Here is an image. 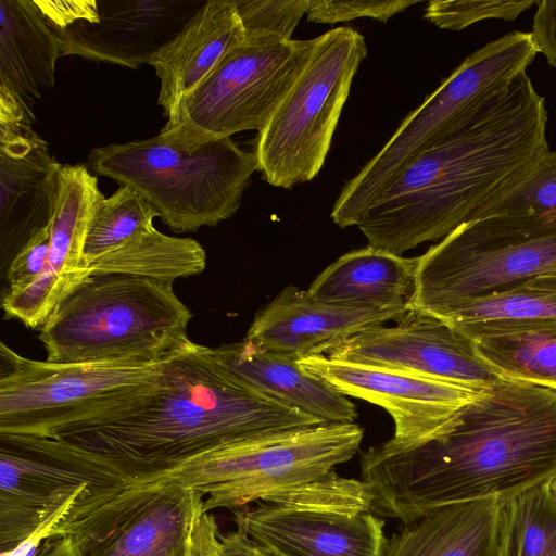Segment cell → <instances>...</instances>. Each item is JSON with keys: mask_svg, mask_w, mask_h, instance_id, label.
Returning a JSON list of instances; mask_svg holds the SVG:
<instances>
[{"mask_svg": "<svg viewBox=\"0 0 556 556\" xmlns=\"http://www.w3.org/2000/svg\"><path fill=\"white\" fill-rule=\"evenodd\" d=\"M370 511L404 525L556 479V391L501 379L433 433L361 455Z\"/></svg>", "mask_w": 556, "mask_h": 556, "instance_id": "cell-1", "label": "cell"}, {"mask_svg": "<svg viewBox=\"0 0 556 556\" xmlns=\"http://www.w3.org/2000/svg\"><path fill=\"white\" fill-rule=\"evenodd\" d=\"M320 424L239 383L190 341L146 391L49 437L143 484L250 437Z\"/></svg>", "mask_w": 556, "mask_h": 556, "instance_id": "cell-2", "label": "cell"}, {"mask_svg": "<svg viewBox=\"0 0 556 556\" xmlns=\"http://www.w3.org/2000/svg\"><path fill=\"white\" fill-rule=\"evenodd\" d=\"M548 113L530 76L476 110L409 162L355 226L369 245L401 255L442 240L513 191L548 150Z\"/></svg>", "mask_w": 556, "mask_h": 556, "instance_id": "cell-3", "label": "cell"}, {"mask_svg": "<svg viewBox=\"0 0 556 556\" xmlns=\"http://www.w3.org/2000/svg\"><path fill=\"white\" fill-rule=\"evenodd\" d=\"M363 437V428L355 422L273 430L228 445L157 480L202 493L205 513L256 503L370 511L366 483L334 471L354 457Z\"/></svg>", "mask_w": 556, "mask_h": 556, "instance_id": "cell-4", "label": "cell"}, {"mask_svg": "<svg viewBox=\"0 0 556 556\" xmlns=\"http://www.w3.org/2000/svg\"><path fill=\"white\" fill-rule=\"evenodd\" d=\"M87 168L137 190L173 231L190 232L235 215L258 163L231 137L163 127L150 139L94 148Z\"/></svg>", "mask_w": 556, "mask_h": 556, "instance_id": "cell-5", "label": "cell"}, {"mask_svg": "<svg viewBox=\"0 0 556 556\" xmlns=\"http://www.w3.org/2000/svg\"><path fill=\"white\" fill-rule=\"evenodd\" d=\"M191 318L173 282L94 273L55 307L39 339L51 363L161 362L191 341Z\"/></svg>", "mask_w": 556, "mask_h": 556, "instance_id": "cell-6", "label": "cell"}, {"mask_svg": "<svg viewBox=\"0 0 556 556\" xmlns=\"http://www.w3.org/2000/svg\"><path fill=\"white\" fill-rule=\"evenodd\" d=\"M536 54L530 33L519 30L469 54L345 184L330 214L333 223L340 228L355 226L409 162L443 141L480 106L506 92L527 73Z\"/></svg>", "mask_w": 556, "mask_h": 556, "instance_id": "cell-7", "label": "cell"}, {"mask_svg": "<svg viewBox=\"0 0 556 556\" xmlns=\"http://www.w3.org/2000/svg\"><path fill=\"white\" fill-rule=\"evenodd\" d=\"M556 265V217L493 215L467 222L418 256L409 311L452 307Z\"/></svg>", "mask_w": 556, "mask_h": 556, "instance_id": "cell-8", "label": "cell"}, {"mask_svg": "<svg viewBox=\"0 0 556 556\" xmlns=\"http://www.w3.org/2000/svg\"><path fill=\"white\" fill-rule=\"evenodd\" d=\"M314 40L304 71L258 132V170L274 187L290 189L319 173L367 55L364 36L351 27L332 28Z\"/></svg>", "mask_w": 556, "mask_h": 556, "instance_id": "cell-9", "label": "cell"}, {"mask_svg": "<svg viewBox=\"0 0 556 556\" xmlns=\"http://www.w3.org/2000/svg\"><path fill=\"white\" fill-rule=\"evenodd\" d=\"M128 482L97 460L50 438L0 433L2 554L46 539L63 515L88 508Z\"/></svg>", "mask_w": 556, "mask_h": 556, "instance_id": "cell-10", "label": "cell"}, {"mask_svg": "<svg viewBox=\"0 0 556 556\" xmlns=\"http://www.w3.org/2000/svg\"><path fill=\"white\" fill-rule=\"evenodd\" d=\"M168 358L60 364L26 358L1 342L0 433L49 437L92 418L150 388Z\"/></svg>", "mask_w": 556, "mask_h": 556, "instance_id": "cell-11", "label": "cell"}, {"mask_svg": "<svg viewBox=\"0 0 556 556\" xmlns=\"http://www.w3.org/2000/svg\"><path fill=\"white\" fill-rule=\"evenodd\" d=\"M314 42L244 40L184 98L164 127L199 139L261 132L304 71Z\"/></svg>", "mask_w": 556, "mask_h": 556, "instance_id": "cell-12", "label": "cell"}, {"mask_svg": "<svg viewBox=\"0 0 556 556\" xmlns=\"http://www.w3.org/2000/svg\"><path fill=\"white\" fill-rule=\"evenodd\" d=\"M204 495L163 480L129 484L92 506L62 516L47 538L68 536L80 556H186Z\"/></svg>", "mask_w": 556, "mask_h": 556, "instance_id": "cell-13", "label": "cell"}, {"mask_svg": "<svg viewBox=\"0 0 556 556\" xmlns=\"http://www.w3.org/2000/svg\"><path fill=\"white\" fill-rule=\"evenodd\" d=\"M392 327L366 328L328 352L333 359L386 367L476 391L501 378L477 355L472 340L444 320L415 311Z\"/></svg>", "mask_w": 556, "mask_h": 556, "instance_id": "cell-14", "label": "cell"}, {"mask_svg": "<svg viewBox=\"0 0 556 556\" xmlns=\"http://www.w3.org/2000/svg\"><path fill=\"white\" fill-rule=\"evenodd\" d=\"M30 106L0 88V251L2 263L51 219L62 164L34 129Z\"/></svg>", "mask_w": 556, "mask_h": 556, "instance_id": "cell-15", "label": "cell"}, {"mask_svg": "<svg viewBox=\"0 0 556 556\" xmlns=\"http://www.w3.org/2000/svg\"><path fill=\"white\" fill-rule=\"evenodd\" d=\"M299 364L341 394L387 410L394 421L391 439L395 442L433 433L480 394L457 384L323 354L300 358Z\"/></svg>", "mask_w": 556, "mask_h": 556, "instance_id": "cell-16", "label": "cell"}, {"mask_svg": "<svg viewBox=\"0 0 556 556\" xmlns=\"http://www.w3.org/2000/svg\"><path fill=\"white\" fill-rule=\"evenodd\" d=\"M84 165H61L49 223L50 245L42 274L29 286L7 291L2 308L29 328H41L55 307L89 275L84 260L87 226L102 197Z\"/></svg>", "mask_w": 556, "mask_h": 556, "instance_id": "cell-17", "label": "cell"}, {"mask_svg": "<svg viewBox=\"0 0 556 556\" xmlns=\"http://www.w3.org/2000/svg\"><path fill=\"white\" fill-rule=\"evenodd\" d=\"M206 0H97L99 21L53 29L62 56L77 55L137 70L184 28Z\"/></svg>", "mask_w": 556, "mask_h": 556, "instance_id": "cell-18", "label": "cell"}, {"mask_svg": "<svg viewBox=\"0 0 556 556\" xmlns=\"http://www.w3.org/2000/svg\"><path fill=\"white\" fill-rule=\"evenodd\" d=\"M233 511L236 527L273 556H382L384 521L370 511L340 513L266 503Z\"/></svg>", "mask_w": 556, "mask_h": 556, "instance_id": "cell-19", "label": "cell"}, {"mask_svg": "<svg viewBox=\"0 0 556 556\" xmlns=\"http://www.w3.org/2000/svg\"><path fill=\"white\" fill-rule=\"evenodd\" d=\"M407 312L400 307L355 306L314 299L294 286L285 288L262 308L245 339L296 358L321 355L353 334Z\"/></svg>", "mask_w": 556, "mask_h": 556, "instance_id": "cell-20", "label": "cell"}, {"mask_svg": "<svg viewBox=\"0 0 556 556\" xmlns=\"http://www.w3.org/2000/svg\"><path fill=\"white\" fill-rule=\"evenodd\" d=\"M245 40L235 0H206L178 35L150 61L160 78L157 103L168 122L185 97Z\"/></svg>", "mask_w": 556, "mask_h": 556, "instance_id": "cell-21", "label": "cell"}, {"mask_svg": "<svg viewBox=\"0 0 556 556\" xmlns=\"http://www.w3.org/2000/svg\"><path fill=\"white\" fill-rule=\"evenodd\" d=\"M216 362L244 387L326 424L354 422L355 405L299 358L247 340L212 348Z\"/></svg>", "mask_w": 556, "mask_h": 556, "instance_id": "cell-22", "label": "cell"}, {"mask_svg": "<svg viewBox=\"0 0 556 556\" xmlns=\"http://www.w3.org/2000/svg\"><path fill=\"white\" fill-rule=\"evenodd\" d=\"M417 257L367 245L324 269L308 288L316 300L355 306L409 311L417 288Z\"/></svg>", "mask_w": 556, "mask_h": 556, "instance_id": "cell-23", "label": "cell"}, {"mask_svg": "<svg viewBox=\"0 0 556 556\" xmlns=\"http://www.w3.org/2000/svg\"><path fill=\"white\" fill-rule=\"evenodd\" d=\"M438 318L470 340L505 333L556 331V265L467 300Z\"/></svg>", "mask_w": 556, "mask_h": 556, "instance_id": "cell-24", "label": "cell"}, {"mask_svg": "<svg viewBox=\"0 0 556 556\" xmlns=\"http://www.w3.org/2000/svg\"><path fill=\"white\" fill-rule=\"evenodd\" d=\"M0 87L26 103L39 99L55 83L58 35L35 0H0Z\"/></svg>", "mask_w": 556, "mask_h": 556, "instance_id": "cell-25", "label": "cell"}, {"mask_svg": "<svg viewBox=\"0 0 556 556\" xmlns=\"http://www.w3.org/2000/svg\"><path fill=\"white\" fill-rule=\"evenodd\" d=\"M500 500L433 510L391 535L382 556H493Z\"/></svg>", "mask_w": 556, "mask_h": 556, "instance_id": "cell-26", "label": "cell"}, {"mask_svg": "<svg viewBox=\"0 0 556 556\" xmlns=\"http://www.w3.org/2000/svg\"><path fill=\"white\" fill-rule=\"evenodd\" d=\"M206 265L203 247L191 238L173 237L152 227L88 265L94 273L126 274L174 282L199 275Z\"/></svg>", "mask_w": 556, "mask_h": 556, "instance_id": "cell-27", "label": "cell"}, {"mask_svg": "<svg viewBox=\"0 0 556 556\" xmlns=\"http://www.w3.org/2000/svg\"><path fill=\"white\" fill-rule=\"evenodd\" d=\"M493 556H556V493L552 482L500 500Z\"/></svg>", "mask_w": 556, "mask_h": 556, "instance_id": "cell-28", "label": "cell"}, {"mask_svg": "<svg viewBox=\"0 0 556 556\" xmlns=\"http://www.w3.org/2000/svg\"><path fill=\"white\" fill-rule=\"evenodd\" d=\"M472 342L480 359L501 379L556 391V331L488 336Z\"/></svg>", "mask_w": 556, "mask_h": 556, "instance_id": "cell-29", "label": "cell"}, {"mask_svg": "<svg viewBox=\"0 0 556 556\" xmlns=\"http://www.w3.org/2000/svg\"><path fill=\"white\" fill-rule=\"evenodd\" d=\"M154 217L159 214L153 205L128 186H121L109 198L102 195L94 205L86 230L84 260L87 267L98 257L154 227Z\"/></svg>", "mask_w": 556, "mask_h": 556, "instance_id": "cell-30", "label": "cell"}, {"mask_svg": "<svg viewBox=\"0 0 556 556\" xmlns=\"http://www.w3.org/2000/svg\"><path fill=\"white\" fill-rule=\"evenodd\" d=\"M493 215L556 217V151H545L513 191L477 218Z\"/></svg>", "mask_w": 556, "mask_h": 556, "instance_id": "cell-31", "label": "cell"}, {"mask_svg": "<svg viewBox=\"0 0 556 556\" xmlns=\"http://www.w3.org/2000/svg\"><path fill=\"white\" fill-rule=\"evenodd\" d=\"M309 0H235L245 40H291Z\"/></svg>", "mask_w": 556, "mask_h": 556, "instance_id": "cell-32", "label": "cell"}, {"mask_svg": "<svg viewBox=\"0 0 556 556\" xmlns=\"http://www.w3.org/2000/svg\"><path fill=\"white\" fill-rule=\"evenodd\" d=\"M538 0H457L429 1L425 18L442 29L462 30L485 20L514 21Z\"/></svg>", "mask_w": 556, "mask_h": 556, "instance_id": "cell-33", "label": "cell"}, {"mask_svg": "<svg viewBox=\"0 0 556 556\" xmlns=\"http://www.w3.org/2000/svg\"><path fill=\"white\" fill-rule=\"evenodd\" d=\"M417 3L414 0H309L306 16L309 22L327 24L358 17L387 22Z\"/></svg>", "mask_w": 556, "mask_h": 556, "instance_id": "cell-34", "label": "cell"}, {"mask_svg": "<svg viewBox=\"0 0 556 556\" xmlns=\"http://www.w3.org/2000/svg\"><path fill=\"white\" fill-rule=\"evenodd\" d=\"M50 245L49 225L36 232L17 252L8 266V290H21L33 283L43 271Z\"/></svg>", "mask_w": 556, "mask_h": 556, "instance_id": "cell-35", "label": "cell"}, {"mask_svg": "<svg viewBox=\"0 0 556 556\" xmlns=\"http://www.w3.org/2000/svg\"><path fill=\"white\" fill-rule=\"evenodd\" d=\"M53 29H65L78 21H99L97 0L49 1L35 0Z\"/></svg>", "mask_w": 556, "mask_h": 556, "instance_id": "cell-36", "label": "cell"}, {"mask_svg": "<svg viewBox=\"0 0 556 556\" xmlns=\"http://www.w3.org/2000/svg\"><path fill=\"white\" fill-rule=\"evenodd\" d=\"M530 35L538 53L556 68V0H539Z\"/></svg>", "mask_w": 556, "mask_h": 556, "instance_id": "cell-37", "label": "cell"}, {"mask_svg": "<svg viewBox=\"0 0 556 556\" xmlns=\"http://www.w3.org/2000/svg\"><path fill=\"white\" fill-rule=\"evenodd\" d=\"M186 556H223L220 532L215 517L202 513L194 521Z\"/></svg>", "mask_w": 556, "mask_h": 556, "instance_id": "cell-38", "label": "cell"}, {"mask_svg": "<svg viewBox=\"0 0 556 556\" xmlns=\"http://www.w3.org/2000/svg\"><path fill=\"white\" fill-rule=\"evenodd\" d=\"M223 556H273L241 529L220 533Z\"/></svg>", "mask_w": 556, "mask_h": 556, "instance_id": "cell-39", "label": "cell"}, {"mask_svg": "<svg viewBox=\"0 0 556 556\" xmlns=\"http://www.w3.org/2000/svg\"><path fill=\"white\" fill-rule=\"evenodd\" d=\"M33 556H80L73 541L66 535L46 538Z\"/></svg>", "mask_w": 556, "mask_h": 556, "instance_id": "cell-40", "label": "cell"}, {"mask_svg": "<svg viewBox=\"0 0 556 556\" xmlns=\"http://www.w3.org/2000/svg\"><path fill=\"white\" fill-rule=\"evenodd\" d=\"M552 488H553L554 492L556 493V479L554 481H552Z\"/></svg>", "mask_w": 556, "mask_h": 556, "instance_id": "cell-41", "label": "cell"}]
</instances>
